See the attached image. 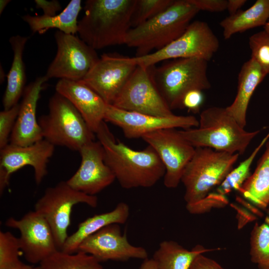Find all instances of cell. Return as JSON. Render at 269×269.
Segmentation results:
<instances>
[{"mask_svg": "<svg viewBox=\"0 0 269 269\" xmlns=\"http://www.w3.org/2000/svg\"><path fill=\"white\" fill-rule=\"evenodd\" d=\"M96 134L104 148L105 162L122 187H151L164 177L165 167L150 145L140 150L129 147L116 140L105 121Z\"/></svg>", "mask_w": 269, "mask_h": 269, "instance_id": "cell-1", "label": "cell"}, {"mask_svg": "<svg viewBox=\"0 0 269 269\" xmlns=\"http://www.w3.org/2000/svg\"><path fill=\"white\" fill-rule=\"evenodd\" d=\"M137 0H87L84 15L78 21L79 37L92 48L125 44L132 28Z\"/></svg>", "mask_w": 269, "mask_h": 269, "instance_id": "cell-2", "label": "cell"}, {"mask_svg": "<svg viewBox=\"0 0 269 269\" xmlns=\"http://www.w3.org/2000/svg\"><path fill=\"white\" fill-rule=\"evenodd\" d=\"M197 128L179 130L193 146L208 147L229 153L243 154L260 130L248 132L226 108L211 107L200 115Z\"/></svg>", "mask_w": 269, "mask_h": 269, "instance_id": "cell-3", "label": "cell"}, {"mask_svg": "<svg viewBox=\"0 0 269 269\" xmlns=\"http://www.w3.org/2000/svg\"><path fill=\"white\" fill-rule=\"evenodd\" d=\"M199 11L188 0H174L159 14L131 28L125 44L135 48V57L159 50L181 36Z\"/></svg>", "mask_w": 269, "mask_h": 269, "instance_id": "cell-4", "label": "cell"}, {"mask_svg": "<svg viewBox=\"0 0 269 269\" xmlns=\"http://www.w3.org/2000/svg\"><path fill=\"white\" fill-rule=\"evenodd\" d=\"M207 67L206 60L188 58L173 59L150 68L154 83L172 110L184 108L183 99L189 92L211 88Z\"/></svg>", "mask_w": 269, "mask_h": 269, "instance_id": "cell-5", "label": "cell"}, {"mask_svg": "<svg viewBox=\"0 0 269 269\" xmlns=\"http://www.w3.org/2000/svg\"><path fill=\"white\" fill-rule=\"evenodd\" d=\"M43 138L54 146L79 151L95 140V133L73 105L56 92L49 99L48 112L38 120Z\"/></svg>", "mask_w": 269, "mask_h": 269, "instance_id": "cell-6", "label": "cell"}, {"mask_svg": "<svg viewBox=\"0 0 269 269\" xmlns=\"http://www.w3.org/2000/svg\"><path fill=\"white\" fill-rule=\"evenodd\" d=\"M239 156L208 147H196L181 179L186 204H195L216 186H219L233 169Z\"/></svg>", "mask_w": 269, "mask_h": 269, "instance_id": "cell-7", "label": "cell"}, {"mask_svg": "<svg viewBox=\"0 0 269 269\" xmlns=\"http://www.w3.org/2000/svg\"><path fill=\"white\" fill-rule=\"evenodd\" d=\"M84 203L95 208L98 199L96 196L87 195L70 186L66 181L47 188L37 201L34 210L41 215L50 225L59 250H61L67 238L68 228L71 223V215L74 205Z\"/></svg>", "mask_w": 269, "mask_h": 269, "instance_id": "cell-8", "label": "cell"}, {"mask_svg": "<svg viewBox=\"0 0 269 269\" xmlns=\"http://www.w3.org/2000/svg\"><path fill=\"white\" fill-rule=\"evenodd\" d=\"M219 41L207 23L195 20L189 25L178 38L163 47L148 55L133 57L137 65L144 67L179 58H197L210 61L218 50Z\"/></svg>", "mask_w": 269, "mask_h": 269, "instance_id": "cell-9", "label": "cell"}, {"mask_svg": "<svg viewBox=\"0 0 269 269\" xmlns=\"http://www.w3.org/2000/svg\"><path fill=\"white\" fill-rule=\"evenodd\" d=\"M54 38L56 53L45 77L48 80H82L100 57L96 50L74 34L57 30Z\"/></svg>", "mask_w": 269, "mask_h": 269, "instance_id": "cell-10", "label": "cell"}, {"mask_svg": "<svg viewBox=\"0 0 269 269\" xmlns=\"http://www.w3.org/2000/svg\"><path fill=\"white\" fill-rule=\"evenodd\" d=\"M112 105L125 111L158 117L174 115L152 79L150 67L137 65Z\"/></svg>", "mask_w": 269, "mask_h": 269, "instance_id": "cell-11", "label": "cell"}, {"mask_svg": "<svg viewBox=\"0 0 269 269\" xmlns=\"http://www.w3.org/2000/svg\"><path fill=\"white\" fill-rule=\"evenodd\" d=\"M141 138L154 148L165 167L164 186L177 187L195 148L176 129L159 130L144 134Z\"/></svg>", "mask_w": 269, "mask_h": 269, "instance_id": "cell-12", "label": "cell"}, {"mask_svg": "<svg viewBox=\"0 0 269 269\" xmlns=\"http://www.w3.org/2000/svg\"><path fill=\"white\" fill-rule=\"evenodd\" d=\"M54 149L55 146L44 139L26 146L8 143L0 149V194L12 173L25 166L32 167L35 182L40 184L48 173L47 164Z\"/></svg>", "mask_w": 269, "mask_h": 269, "instance_id": "cell-13", "label": "cell"}, {"mask_svg": "<svg viewBox=\"0 0 269 269\" xmlns=\"http://www.w3.org/2000/svg\"><path fill=\"white\" fill-rule=\"evenodd\" d=\"M136 66L132 57L104 53L81 81L112 105Z\"/></svg>", "mask_w": 269, "mask_h": 269, "instance_id": "cell-14", "label": "cell"}, {"mask_svg": "<svg viewBox=\"0 0 269 269\" xmlns=\"http://www.w3.org/2000/svg\"><path fill=\"white\" fill-rule=\"evenodd\" d=\"M5 225L19 231L21 251L31 264H39L59 250L50 225L35 210L28 212L19 219L10 217Z\"/></svg>", "mask_w": 269, "mask_h": 269, "instance_id": "cell-15", "label": "cell"}, {"mask_svg": "<svg viewBox=\"0 0 269 269\" xmlns=\"http://www.w3.org/2000/svg\"><path fill=\"white\" fill-rule=\"evenodd\" d=\"M104 121L120 128L125 137L137 138L148 133L165 129L183 130L197 128L199 121L193 116L158 117L125 111L107 105Z\"/></svg>", "mask_w": 269, "mask_h": 269, "instance_id": "cell-16", "label": "cell"}, {"mask_svg": "<svg viewBox=\"0 0 269 269\" xmlns=\"http://www.w3.org/2000/svg\"><path fill=\"white\" fill-rule=\"evenodd\" d=\"M79 152L81 158L80 165L66 181L78 191L96 196L114 181L115 176L105 162L104 149L98 140L86 144Z\"/></svg>", "mask_w": 269, "mask_h": 269, "instance_id": "cell-17", "label": "cell"}, {"mask_svg": "<svg viewBox=\"0 0 269 269\" xmlns=\"http://www.w3.org/2000/svg\"><path fill=\"white\" fill-rule=\"evenodd\" d=\"M79 251L92 255L101 263L148 258L144 248L129 243L126 234H122L118 224L108 225L88 237L79 245Z\"/></svg>", "mask_w": 269, "mask_h": 269, "instance_id": "cell-18", "label": "cell"}, {"mask_svg": "<svg viewBox=\"0 0 269 269\" xmlns=\"http://www.w3.org/2000/svg\"><path fill=\"white\" fill-rule=\"evenodd\" d=\"M48 80L44 75L38 77L25 87L9 143L26 146L43 139L36 112L40 92Z\"/></svg>", "mask_w": 269, "mask_h": 269, "instance_id": "cell-19", "label": "cell"}, {"mask_svg": "<svg viewBox=\"0 0 269 269\" xmlns=\"http://www.w3.org/2000/svg\"><path fill=\"white\" fill-rule=\"evenodd\" d=\"M55 90L73 105L96 134L104 121L108 104L103 99L82 81L59 79Z\"/></svg>", "mask_w": 269, "mask_h": 269, "instance_id": "cell-20", "label": "cell"}, {"mask_svg": "<svg viewBox=\"0 0 269 269\" xmlns=\"http://www.w3.org/2000/svg\"><path fill=\"white\" fill-rule=\"evenodd\" d=\"M267 75L250 58L242 65L238 75V89L233 103L226 107L229 114L243 128L247 124L248 105L257 87Z\"/></svg>", "mask_w": 269, "mask_h": 269, "instance_id": "cell-21", "label": "cell"}, {"mask_svg": "<svg viewBox=\"0 0 269 269\" xmlns=\"http://www.w3.org/2000/svg\"><path fill=\"white\" fill-rule=\"evenodd\" d=\"M129 215V205L122 202L110 212L87 218L79 224L74 233L68 236L60 251L69 254L77 252L80 244L88 237L108 225L125 223Z\"/></svg>", "mask_w": 269, "mask_h": 269, "instance_id": "cell-22", "label": "cell"}, {"mask_svg": "<svg viewBox=\"0 0 269 269\" xmlns=\"http://www.w3.org/2000/svg\"><path fill=\"white\" fill-rule=\"evenodd\" d=\"M28 38L17 34L9 39L13 52V59L7 75V84L2 98L4 110L9 109L18 104L19 100L22 97L26 82L23 55Z\"/></svg>", "mask_w": 269, "mask_h": 269, "instance_id": "cell-23", "label": "cell"}, {"mask_svg": "<svg viewBox=\"0 0 269 269\" xmlns=\"http://www.w3.org/2000/svg\"><path fill=\"white\" fill-rule=\"evenodd\" d=\"M81 0H71L59 13L54 16L25 14L21 18L33 32L43 34L50 28H56L66 34L77 33L78 15L82 9Z\"/></svg>", "mask_w": 269, "mask_h": 269, "instance_id": "cell-24", "label": "cell"}, {"mask_svg": "<svg viewBox=\"0 0 269 269\" xmlns=\"http://www.w3.org/2000/svg\"><path fill=\"white\" fill-rule=\"evenodd\" d=\"M257 167L238 191L258 208L269 213V138Z\"/></svg>", "mask_w": 269, "mask_h": 269, "instance_id": "cell-25", "label": "cell"}, {"mask_svg": "<svg viewBox=\"0 0 269 269\" xmlns=\"http://www.w3.org/2000/svg\"><path fill=\"white\" fill-rule=\"evenodd\" d=\"M269 17V0H257L249 8L230 15L220 23L225 39L250 29L265 26Z\"/></svg>", "mask_w": 269, "mask_h": 269, "instance_id": "cell-26", "label": "cell"}, {"mask_svg": "<svg viewBox=\"0 0 269 269\" xmlns=\"http://www.w3.org/2000/svg\"><path fill=\"white\" fill-rule=\"evenodd\" d=\"M218 250L207 249L198 245L188 250L175 241H164L159 244L152 258L158 269H189L198 255Z\"/></svg>", "mask_w": 269, "mask_h": 269, "instance_id": "cell-27", "label": "cell"}, {"mask_svg": "<svg viewBox=\"0 0 269 269\" xmlns=\"http://www.w3.org/2000/svg\"><path fill=\"white\" fill-rule=\"evenodd\" d=\"M39 265V269H104L95 257L80 251L69 254L58 250Z\"/></svg>", "mask_w": 269, "mask_h": 269, "instance_id": "cell-28", "label": "cell"}, {"mask_svg": "<svg viewBox=\"0 0 269 269\" xmlns=\"http://www.w3.org/2000/svg\"><path fill=\"white\" fill-rule=\"evenodd\" d=\"M250 255L259 269H269V217L254 225L251 233Z\"/></svg>", "mask_w": 269, "mask_h": 269, "instance_id": "cell-29", "label": "cell"}, {"mask_svg": "<svg viewBox=\"0 0 269 269\" xmlns=\"http://www.w3.org/2000/svg\"><path fill=\"white\" fill-rule=\"evenodd\" d=\"M269 138V132L255 148L251 154L227 175L219 186L218 193L223 195L230 192L232 190L238 191L246 179L250 176V168L257 153Z\"/></svg>", "mask_w": 269, "mask_h": 269, "instance_id": "cell-30", "label": "cell"}, {"mask_svg": "<svg viewBox=\"0 0 269 269\" xmlns=\"http://www.w3.org/2000/svg\"><path fill=\"white\" fill-rule=\"evenodd\" d=\"M22 253L18 238L11 232L0 231V269H27L31 266L20 259Z\"/></svg>", "mask_w": 269, "mask_h": 269, "instance_id": "cell-31", "label": "cell"}, {"mask_svg": "<svg viewBox=\"0 0 269 269\" xmlns=\"http://www.w3.org/2000/svg\"><path fill=\"white\" fill-rule=\"evenodd\" d=\"M174 0H137L131 19L132 28L135 27L159 14L170 6Z\"/></svg>", "mask_w": 269, "mask_h": 269, "instance_id": "cell-32", "label": "cell"}, {"mask_svg": "<svg viewBox=\"0 0 269 269\" xmlns=\"http://www.w3.org/2000/svg\"><path fill=\"white\" fill-rule=\"evenodd\" d=\"M251 58L269 74V34L264 30L256 33L249 38Z\"/></svg>", "mask_w": 269, "mask_h": 269, "instance_id": "cell-33", "label": "cell"}, {"mask_svg": "<svg viewBox=\"0 0 269 269\" xmlns=\"http://www.w3.org/2000/svg\"><path fill=\"white\" fill-rule=\"evenodd\" d=\"M19 107L18 103L0 112V149L9 143V137L18 116Z\"/></svg>", "mask_w": 269, "mask_h": 269, "instance_id": "cell-34", "label": "cell"}, {"mask_svg": "<svg viewBox=\"0 0 269 269\" xmlns=\"http://www.w3.org/2000/svg\"><path fill=\"white\" fill-rule=\"evenodd\" d=\"M227 203V199L224 195L212 193L195 204H186V209L191 214H198L204 213L212 207L225 206Z\"/></svg>", "mask_w": 269, "mask_h": 269, "instance_id": "cell-35", "label": "cell"}, {"mask_svg": "<svg viewBox=\"0 0 269 269\" xmlns=\"http://www.w3.org/2000/svg\"><path fill=\"white\" fill-rule=\"evenodd\" d=\"M199 11L218 12L227 10L226 0H188Z\"/></svg>", "mask_w": 269, "mask_h": 269, "instance_id": "cell-36", "label": "cell"}, {"mask_svg": "<svg viewBox=\"0 0 269 269\" xmlns=\"http://www.w3.org/2000/svg\"><path fill=\"white\" fill-rule=\"evenodd\" d=\"M203 102V96L201 91L193 90L185 96L183 101V108L194 113L199 112Z\"/></svg>", "mask_w": 269, "mask_h": 269, "instance_id": "cell-37", "label": "cell"}, {"mask_svg": "<svg viewBox=\"0 0 269 269\" xmlns=\"http://www.w3.org/2000/svg\"><path fill=\"white\" fill-rule=\"evenodd\" d=\"M189 269H225L215 260L203 254L198 255L193 261Z\"/></svg>", "mask_w": 269, "mask_h": 269, "instance_id": "cell-38", "label": "cell"}, {"mask_svg": "<svg viewBox=\"0 0 269 269\" xmlns=\"http://www.w3.org/2000/svg\"><path fill=\"white\" fill-rule=\"evenodd\" d=\"M36 7L43 10V14L54 16L61 9L60 2L57 0H35Z\"/></svg>", "mask_w": 269, "mask_h": 269, "instance_id": "cell-39", "label": "cell"}, {"mask_svg": "<svg viewBox=\"0 0 269 269\" xmlns=\"http://www.w3.org/2000/svg\"><path fill=\"white\" fill-rule=\"evenodd\" d=\"M246 2V0H227V10H228L230 15H233L240 10V9Z\"/></svg>", "mask_w": 269, "mask_h": 269, "instance_id": "cell-40", "label": "cell"}, {"mask_svg": "<svg viewBox=\"0 0 269 269\" xmlns=\"http://www.w3.org/2000/svg\"><path fill=\"white\" fill-rule=\"evenodd\" d=\"M139 269H158L156 264L152 258L143 260Z\"/></svg>", "mask_w": 269, "mask_h": 269, "instance_id": "cell-41", "label": "cell"}, {"mask_svg": "<svg viewBox=\"0 0 269 269\" xmlns=\"http://www.w3.org/2000/svg\"><path fill=\"white\" fill-rule=\"evenodd\" d=\"M9 0H0V14H1L4 10L6 6L10 2Z\"/></svg>", "mask_w": 269, "mask_h": 269, "instance_id": "cell-42", "label": "cell"}, {"mask_svg": "<svg viewBox=\"0 0 269 269\" xmlns=\"http://www.w3.org/2000/svg\"><path fill=\"white\" fill-rule=\"evenodd\" d=\"M264 30L269 34V17L267 22L264 26Z\"/></svg>", "mask_w": 269, "mask_h": 269, "instance_id": "cell-43", "label": "cell"}, {"mask_svg": "<svg viewBox=\"0 0 269 269\" xmlns=\"http://www.w3.org/2000/svg\"><path fill=\"white\" fill-rule=\"evenodd\" d=\"M27 269H39V267H34L32 266H31L29 268H28Z\"/></svg>", "mask_w": 269, "mask_h": 269, "instance_id": "cell-44", "label": "cell"}]
</instances>
